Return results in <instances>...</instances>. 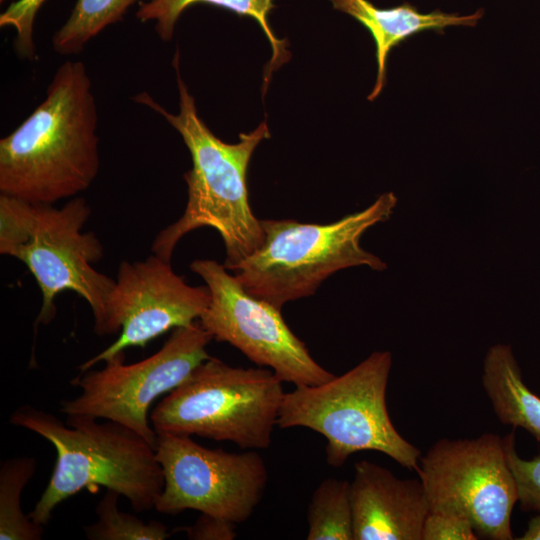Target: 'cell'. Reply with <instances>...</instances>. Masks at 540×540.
<instances>
[{
  "label": "cell",
  "instance_id": "1",
  "mask_svg": "<svg viewBox=\"0 0 540 540\" xmlns=\"http://www.w3.org/2000/svg\"><path fill=\"white\" fill-rule=\"evenodd\" d=\"M174 58L179 92V112L172 114L147 92L133 100L160 114L181 135L192 159L184 174L187 204L182 216L161 230L153 240L152 253L171 262L178 242L188 233L202 228L215 229L223 240L224 266L231 271L254 253L264 241L261 220L253 214L248 197L247 169L258 144L270 137L266 122L239 141L229 144L216 137L200 119L193 96L183 81Z\"/></svg>",
  "mask_w": 540,
  "mask_h": 540
},
{
  "label": "cell",
  "instance_id": "2",
  "mask_svg": "<svg viewBox=\"0 0 540 540\" xmlns=\"http://www.w3.org/2000/svg\"><path fill=\"white\" fill-rule=\"evenodd\" d=\"M85 65L58 67L44 101L0 140V192L32 203L75 197L100 167L97 109Z\"/></svg>",
  "mask_w": 540,
  "mask_h": 540
},
{
  "label": "cell",
  "instance_id": "3",
  "mask_svg": "<svg viewBox=\"0 0 540 540\" xmlns=\"http://www.w3.org/2000/svg\"><path fill=\"white\" fill-rule=\"evenodd\" d=\"M98 420L67 415L64 423L31 405L11 414L10 424L40 435L56 451L48 485L29 513L37 524L46 525L63 501L82 490L96 492L99 486L126 497L135 512L155 508L164 486L155 447L119 423Z\"/></svg>",
  "mask_w": 540,
  "mask_h": 540
},
{
  "label": "cell",
  "instance_id": "4",
  "mask_svg": "<svg viewBox=\"0 0 540 540\" xmlns=\"http://www.w3.org/2000/svg\"><path fill=\"white\" fill-rule=\"evenodd\" d=\"M90 215L83 197L56 208L0 195V254L24 263L36 280L42 295L36 326L54 319L56 297L70 290L90 306L94 332L106 336L115 279L93 267L103 257V246L94 232H82Z\"/></svg>",
  "mask_w": 540,
  "mask_h": 540
},
{
  "label": "cell",
  "instance_id": "5",
  "mask_svg": "<svg viewBox=\"0 0 540 540\" xmlns=\"http://www.w3.org/2000/svg\"><path fill=\"white\" fill-rule=\"evenodd\" d=\"M393 192L380 195L366 209L329 224L296 220H261L262 245L231 272L244 289L281 309L284 304L313 295L335 272L366 265L387 268L360 245L364 232L388 220L396 206Z\"/></svg>",
  "mask_w": 540,
  "mask_h": 540
},
{
  "label": "cell",
  "instance_id": "6",
  "mask_svg": "<svg viewBox=\"0 0 540 540\" xmlns=\"http://www.w3.org/2000/svg\"><path fill=\"white\" fill-rule=\"evenodd\" d=\"M391 366L389 351H375L328 382L295 386L284 393L277 426L305 427L323 435L332 467H341L356 452L372 450L417 472L421 451L396 430L386 406Z\"/></svg>",
  "mask_w": 540,
  "mask_h": 540
},
{
  "label": "cell",
  "instance_id": "7",
  "mask_svg": "<svg viewBox=\"0 0 540 540\" xmlns=\"http://www.w3.org/2000/svg\"><path fill=\"white\" fill-rule=\"evenodd\" d=\"M283 381L265 367H232L210 357L155 406L156 433L197 435L242 449H266L284 396Z\"/></svg>",
  "mask_w": 540,
  "mask_h": 540
},
{
  "label": "cell",
  "instance_id": "8",
  "mask_svg": "<svg viewBox=\"0 0 540 540\" xmlns=\"http://www.w3.org/2000/svg\"><path fill=\"white\" fill-rule=\"evenodd\" d=\"M212 336L199 321L173 330L151 356L125 363V351L107 359L102 369H88L71 380L81 393L61 401L67 415H88L119 423L155 447L157 433L148 412L158 397L182 384L193 370L210 358Z\"/></svg>",
  "mask_w": 540,
  "mask_h": 540
},
{
  "label": "cell",
  "instance_id": "9",
  "mask_svg": "<svg viewBox=\"0 0 540 540\" xmlns=\"http://www.w3.org/2000/svg\"><path fill=\"white\" fill-rule=\"evenodd\" d=\"M417 473L429 511L466 516L479 538L514 539L511 516L518 497L502 437L439 439L420 457Z\"/></svg>",
  "mask_w": 540,
  "mask_h": 540
},
{
  "label": "cell",
  "instance_id": "10",
  "mask_svg": "<svg viewBox=\"0 0 540 540\" xmlns=\"http://www.w3.org/2000/svg\"><path fill=\"white\" fill-rule=\"evenodd\" d=\"M210 292L199 319L213 339L240 350L259 367H268L283 382L315 386L335 375L318 364L288 327L281 309L249 294L224 264L197 259L190 264Z\"/></svg>",
  "mask_w": 540,
  "mask_h": 540
},
{
  "label": "cell",
  "instance_id": "11",
  "mask_svg": "<svg viewBox=\"0 0 540 540\" xmlns=\"http://www.w3.org/2000/svg\"><path fill=\"white\" fill-rule=\"evenodd\" d=\"M190 437L157 433L164 486L155 509L169 515L190 509L234 524L245 522L268 482L263 458L255 451L210 449Z\"/></svg>",
  "mask_w": 540,
  "mask_h": 540
},
{
  "label": "cell",
  "instance_id": "12",
  "mask_svg": "<svg viewBox=\"0 0 540 540\" xmlns=\"http://www.w3.org/2000/svg\"><path fill=\"white\" fill-rule=\"evenodd\" d=\"M210 302L207 286L188 285L171 262L151 254L143 261H122L111 292L106 335L119 333L109 347L82 363L81 372L129 347H145L170 330L200 319Z\"/></svg>",
  "mask_w": 540,
  "mask_h": 540
},
{
  "label": "cell",
  "instance_id": "13",
  "mask_svg": "<svg viewBox=\"0 0 540 540\" xmlns=\"http://www.w3.org/2000/svg\"><path fill=\"white\" fill-rule=\"evenodd\" d=\"M353 540H422L429 503L420 478L396 477L368 460L350 482Z\"/></svg>",
  "mask_w": 540,
  "mask_h": 540
},
{
  "label": "cell",
  "instance_id": "14",
  "mask_svg": "<svg viewBox=\"0 0 540 540\" xmlns=\"http://www.w3.org/2000/svg\"><path fill=\"white\" fill-rule=\"evenodd\" d=\"M334 9L349 14L371 34L375 43L377 77L368 100H375L386 84V64L393 48L406 39L424 31L443 33L449 26L474 27L482 18L483 9L473 14L459 15L435 10L421 13L405 2L402 5L381 9L368 0H329Z\"/></svg>",
  "mask_w": 540,
  "mask_h": 540
},
{
  "label": "cell",
  "instance_id": "15",
  "mask_svg": "<svg viewBox=\"0 0 540 540\" xmlns=\"http://www.w3.org/2000/svg\"><path fill=\"white\" fill-rule=\"evenodd\" d=\"M482 385L503 425L523 428L540 442V397L524 383L510 345L495 344L489 348Z\"/></svg>",
  "mask_w": 540,
  "mask_h": 540
},
{
  "label": "cell",
  "instance_id": "16",
  "mask_svg": "<svg viewBox=\"0 0 540 540\" xmlns=\"http://www.w3.org/2000/svg\"><path fill=\"white\" fill-rule=\"evenodd\" d=\"M199 3L222 7L241 16H249L261 26L272 48L271 60L266 66L264 75L265 93L272 72L290 58L286 48L287 41L278 39L268 22V15L275 7L273 0H147L139 6L136 17L141 22H155V31L160 39L170 41L180 15L186 8Z\"/></svg>",
  "mask_w": 540,
  "mask_h": 540
},
{
  "label": "cell",
  "instance_id": "17",
  "mask_svg": "<svg viewBox=\"0 0 540 540\" xmlns=\"http://www.w3.org/2000/svg\"><path fill=\"white\" fill-rule=\"evenodd\" d=\"M37 461L22 456L6 459L0 465V539L40 540L43 526L25 515L21 494L34 475Z\"/></svg>",
  "mask_w": 540,
  "mask_h": 540
},
{
  "label": "cell",
  "instance_id": "18",
  "mask_svg": "<svg viewBox=\"0 0 540 540\" xmlns=\"http://www.w3.org/2000/svg\"><path fill=\"white\" fill-rule=\"evenodd\" d=\"M307 524L308 540H353L350 482L324 479L312 494Z\"/></svg>",
  "mask_w": 540,
  "mask_h": 540
},
{
  "label": "cell",
  "instance_id": "19",
  "mask_svg": "<svg viewBox=\"0 0 540 540\" xmlns=\"http://www.w3.org/2000/svg\"><path fill=\"white\" fill-rule=\"evenodd\" d=\"M138 0H76L67 21L52 37V47L60 55L80 53L87 42L105 27L121 20Z\"/></svg>",
  "mask_w": 540,
  "mask_h": 540
},
{
  "label": "cell",
  "instance_id": "20",
  "mask_svg": "<svg viewBox=\"0 0 540 540\" xmlns=\"http://www.w3.org/2000/svg\"><path fill=\"white\" fill-rule=\"evenodd\" d=\"M121 495L107 490L96 506L97 521L84 527L90 540H165L172 535L169 528L161 522L145 523L118 507Z\"/></svg>",
  "mask_w": 540,
  "mask_h": 540
},
{
  "label": "cell",
  "instance_id": "21",
  "mask_svg": "<svg viewBox=\"0 0 540 540\" xmlns=\"http://www.w3.org/2000/svg\"><path fill=\"white\" fill-rule=\"evenodd\" d=\"M514 430L503 437L504 451L517 489V502L524 512H540V454L522 459L515 449Z\"/></svg>",
  "mask_w": 540,
  "mask_h": 540
},
{
  "label": "cell",
  "instance_id": "22",
  "mask_svg": "<svg viewBox=\"0 0 540 540\" xmlns=\"http://www.w3.org/2000/svg\"><path fill=\"white\" fill-rule=\"evenodd\" d=\"M472 522L464 515L429 511L422 530V540H477Z\"/></svg>",
  "mask_w": 540,
  "mask_h": 540
},
{
  "label": "cell",
  "instance_id": "23",
  "mask_svg": "<svg viewBox=\"0 0 540 540\" xmlns=\"http://www.w3.org/2000/svg\"><path fill=\"white\" fill-rule=\"evenodd\" d=\"M45 0H19L9 6L1 14L0 25H12L17 30L16 46L18 52L26 57L32 58L34 45L32 40L33 23L36 13Z\"/></svg>",
  "mask_w": 540,
  "mask_h": 540
},
{
  "label": "cell",
  "instance_id": "24",
  "mask_svg": "<svg viewBox=\"0 0 540 540\" xmlns=\"http://www.w3.org/2000/svg\"><path fill=\"white\" fill-rule=\"evenodd\" d=\"M234 525L225 519L201 513L194 524L178 527L175 531L185 532L191 540H232L236 537Z\"/></svg>",
  "mask_w": 540,
  "mask_h": 540
},
{
  "label": "cell",
  "instance_id": "25",
  "mask_svg": "<svg viewBox=\"0 0 540 540\" xmlns=\"http://www.w3.org/2000/svg\"><path fill=\"white\" fill-rule=\"evenodd\" d=\"M519 540H540V514L532 517Z\"/></svg>",
  "mask_w": 540,
  "mask_h": 540
},
{
  "label": "cell",
  "instance_id": "26",
  "mask_svg": "<svg viewBox=\"0 0 540 540\" xmlns=\"http://www.w3.org/2000/svg\"><path fill=\"white\" fill-rule=\"evenodd\" d=\"M3 1H5V0H0V2H3Z\"/></svg>",
  "mask_w": 540,
  "mask_h": 540
}]
</instances>
